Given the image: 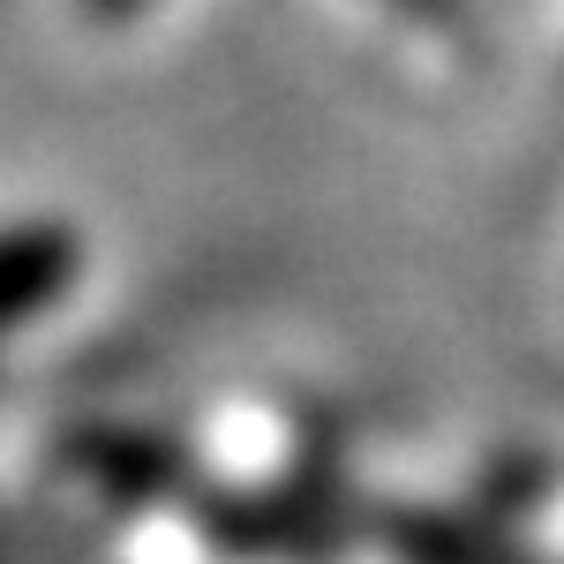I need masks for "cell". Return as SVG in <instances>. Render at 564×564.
Returning a JSON list of instances; mask_svg holds the SVG:
<instances>
[{
    "label": "cell",
    "instance_id": "6da1fadb",
    "mask_svg": "<svg viewBox=\"0 0 564 564\" xmlns=\"http://www.w3.org/2000/svg\"><path fill=\"white\" fill-rule=\"evenodd\" d=\"M68 263H76V249H68V234H53V226L8 234V241H0V332L23 324V316L68 279Z\"/></svg>",
    "mask_w": 564,
    "mask_h": 564
},
{
    "label": "cell",
    "instance_id": "7a4b0ae2",
    "mask_svg": "<svg viewBox=\"0 0 564 564\" xmlns=\"http://www.w3.org/2000/svg\"><path fill=\"white\" fill-rule=\"evenodd\" d=\"M135 0H90V15H129Z\"/></svg>",
    "mask_w": 564,
    "mask_h": 564
}]
</instances>
